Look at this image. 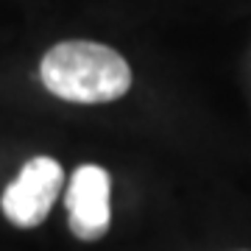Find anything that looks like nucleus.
<instances>
[{
	"instance_id": "f257e3e1",
	"label": "nucleus",
	"mask_w": 251,
	"mask_h": 251,
	"mask_svg": "<svg viewBox=\"0 0 251 251\" xmlns=\"http://www.w3.org/2000/svg\"><path fill=\"white\" fill-rule=\"evenodd\" d=\"M42 84L56 98L73 103H109L131 87V67L100 42L70 39L50 48L39 67Z\"/></svg>"
},
{
	"instance_id": "f03ea898",
	"label": "nucleus",
	"mask_w": 251,
	"mask_h": 251,
	"mask_svg": "<svg viewBox=\"0 0 251 251\" xmlns=\"http://www.w3.org/2000/svg\"><path fill=\"white\" fill-rule=\"evenodd\" d=\"M62 181L64 171L59 162L50 156H34L31 162H25V168L0 198L3 215L20 229L39 226L48 218L50 206L56 204Z\"/></svg>"
},
{
	"instance_id": "7ed1b4c3",
	"label": "nucleus",
	"mask_w": 251,
	"mask_h": 251,
	"mask_svg": "<svg viewBox=\"0 0 251 251\" xmlns=\"http://www.w3.org/2000/svg\"><path fill=\"white\" fill-rule=\"evenodd\" d=\"M70 232L78 240H100L109 232V173L98 165H81L64 196Z\"/></svg>"
}]
</instances>
